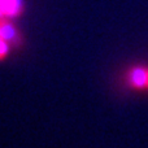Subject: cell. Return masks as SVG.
<instances>
[{"label":"cell","instance_id":"3957f363","mask_svg":"<svg viewBox=\"0 0 148 148\" xmlns=\"http://www.w3.org/2000/svg\"><path fill=\"white\" fill-rule=\"evenodd\" d=\"M23 12L22 0H0V18H14Z\"/></svg>","mask_w":148,"mask_h":148},{"label":"cell","instance_id":"277c9868","mask_svg":"<svg viewBox=\"0 0 148 148\" xmlns=\"http://www.w3.org/2000/svg\"><path fill=\"white\" fill-rule=\"evenodd\" d=\"M10 47L12 46L7 40L0 38V61H3V60H5L8 57V55L10 52Z\"/></svg>","mask_w":148,"mask_h":148},{"label":"cell","instance_id":"7a4b0ae2","mask_svg":"<svg viewBox=\"0 0 148 148\" xmlns=\"http://www.w3.org/2000/svg\"><path fill=\"white\" fill-rule=\"evenodd\" d=\"M0 38L7 40L10 46H18L21 43L20 31L9 18H0Z\"/></svg>","mask_w":148,"mask_h":148},{"label":"cell","instance_id":"6da1fadb","mask_svg":"<svg viewBox=\"0 0 148 148\" xmlns=\"http://www.w3.org/2000/svg\"><path fill=\"white\" fill-rule=\"evenodd\" d=\"M126 83L130 88L136 91H148V66H133L126 73Z\"/></svg>","mask_w":148,"mask_h":148}]
</instances>
